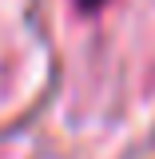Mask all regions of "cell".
<instances>
[{
	"mask_svg": "<svg viewBox=\"0 0 155 159\" xmlns=\"http://www.w3.org/2000/svg\"><path fill=\"white\" fill-rule=\"evenodd\" d=\"M103 0H80V8H99Z\"/></svg>",
	"mask_w": 155,
	"mask_h": 159,
	"instance_id": "1",
	"label": "cell"
}]
</instances>
